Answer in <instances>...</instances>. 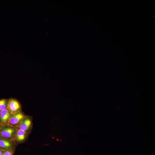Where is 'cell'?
<instances>
[{
  "label": "cell",
  "mask_w": 155,
  "mask_h": 155,
  "mask_svg": "<svg viewBox=\"0 0 155 155\" xmlns=\"http://www.w3.org/2000/svg\"><path fill=\"white\" fill-rule=\"evenodd\" d=\"M3 151L0 148V155H2Z\"/></svg>",
  "instance_id": "cell-10"
},
{
  "label": "cell",
  "mask_w": 155,
  "mask_h": 155,
  "mask_svg": "<svg viewBox=\"0 0 155 155\" xmlns=\"http://www.w3.org/2000/svg\"><path fill=\"white\" fill-rule=\"evenodd\" d=\"M29 133L24 131L17 129L15 142L16 144L22 143L24 142L28 137Z\"/></svg>",
  "instance_id": "cell-7"
},
{
  "label": "cell",
  "mask_w": 155,
  "mask_h": 155,
  "mask_svg": "<svg viewBox=\"0 0 155 155\" xmlns=\"http://www.w3.org/2000/svg\"><path fill=\"white\" fill-rule=\"evenodd\" d=\"M21 108V104L17 100L14 98L8 99L7 109L11 114L22 110Z\"/></svg>",
  "instance_id": "cell-4"
},
{
  "label": "cell",
  "mask_w": 155,
  "mask_h": 155,
  "mask_svg": "<svg viewBox=\"0 0 155 155\" xmlns=\"http://www.w3.org/2000/svg\"><path fill=\"white\" fill-rule=\"evenodd\" d=\"M16 144L14 141L5 138L0 136V148L3 151L15 150Z\"/></svg>",
  "instance_id": "cell-3"
},
{
  "label": "cell",
  "mask_w": 155,
  "mask_h": 155,
  "mask_svg": "<svg viewBox=\"0 0 155 155\" xmlns=\"http://www.w3.org/2000/svg\"><path fill=\"white\" fill-rule=\"evenodd\" d=\"M8 99H2L0 100V112L7 108Z\"/></svg>",
  "instance_id": "cell-8"
},
{
  "label": "cell",
  "mask_w": 155,
  "mask_h": 155,
  "mask_svg": "<svg viewBox=\"0 0 155 155\" xmlns=\"http://www.w3.org/2000/svg\"></svg>",
  "instance_id": "cell-11"
},
{
  "label": "cell",
  "mask_w": 155,
  "mask_h": 155,
  "mask_svg": "<svg viewBox=\"0 0 155 155\" xmlns=\"http://www.w3.org/2000/svg\"><path fill=\"white\" fill-rule=\"evenodd\" d=\"M27 116L22 110L11 114L8 125L18 128L23 120Z\"/></svg>",
  "instance_id": "cell-2"
},
{
  "label": "cell",
  "mask_w": 155,
  "mask_h": 155,
  "mask_svg": "<svg viewBox=\"0 0 155 155\" xmlns=\"http://www.w3.org/2000/svg\"><path fill=\"white\" fill-rule=\"evenodd\" d=\"M32 125L31 117L27 116L23 120L17 129L29 133L31 130Z\"/></svg>",
  "instance_id": "cell-5"
},
{
  "label": "cell",
  "mask_w": 155,
  "mask_h": 155,
  "mask_svg": "<svg viewBox=\"0 0 155 155\" xmlns=\"http://www.w3.org/2000/svg\"><path fill=\"white\" fill-rule=\"evenodd\" d=\"M11 115L7 108L0 112V127L8 125Z\"/></svg>",
  "instance_id": "cell-6"
},
{
  "label": "cell",
  "mask_w": 155,
  "mask_h": 155,
  "mask_svg": "<svg viewBox=\"0 0 155 155\" xmlns=\"http://www.w3.org/2000/svg\"><path fill=\"white\" fill-rule=\"evenodd\" d=\"M17 128L9 125L1 126L0 136L5 138L15 141Z\"/></svg>",
  "instance_id": "cell-1"
},
{
  "label": "cell",
  "mask_w": 155,
  "mask_h": 155,
  "mask_svg": "<svg viewBox=\"0 0 155 155\" xmlns=\"http://www.w3.org/2000/svg\"><path fill=\"white\" fill-rule=\"evenodd\" d=\"M15 150L4 151L2 155H13Z\"/></svg>",
  "instance_id": "cell-9"
}]
</instances>
